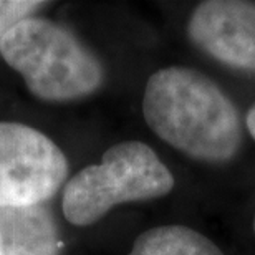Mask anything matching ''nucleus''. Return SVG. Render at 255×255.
I'll use <instances>...</instances> for the list:
<instances>
[{
	"label": "nucleus",
	"mask_w": 255,
	"mask_h": 255,
	"mask_svg": "<svg viewBox=\"0 0 255 255\" xmlns=\"http://www.w3.org/2000/svg\"><path fill=\"white\" fill-rule=\"evenodd\" d=\"M0 255H5V252H3V246H2V237H0Z\"/></svg>",
	"instance_id": "10"
},
{
	"label": "nucleus",
	"mask_w": 255,
	"mask_h": 255,
	"mask_svg": "<svg viewBox=\"0 0 255 255\" xmlns=\"http://www.w3.org/2000/svg\"><path fill=\"white\" fill-rule=\"evenodd\" d=\"M42 5L43 2L38 0H0V42L15 25Z\"/></svg>",
	"instance_id": "8"
},
{
	"label": "nucleus",
	"mask_w": 255,
	"mask_h": 255,
	"mask_svg": "<svg viewBox=\"0 0 255 255\" xmlns=\"http://www.w3.org/2000/svg\"><path fill=\"white\" fill-rule=\"evenodd\" d=\"M129 255H224V252L196 229L172 224L139 234Z\"/></svg>",
	"instance_id": "7"
},
{
	"label": "nucleus",
	"mask_w": 255,
	"mask_h": 255,
	"mask_svg": "<svg viewBox=\"0 0 255 255\" xmlns=\"http://www.w3.org/2000/svg\"><path fill=\"white\" fill-rule=\"evenodd\" d=\"M5 255H57L60 239L52 214L37 206L0 207Z\"/></svg>",
	"instance_id": "6"
},
{
	"label": "nucleus",
	"mask_w": 255,
	"mask_h": 255,
	"mask_svg": "<svg viewBox=\"0 0 255 255\" xmlns=\"http://www.w3.org/2000/svg\"><path fill=\"white\" fill-rule=\"evenodd\" d=\"M0 53L40 100L71 101L93 95L105 70L96 55L70 30L47 18L28 17L0 42Z\"/></svg>",
	"instance_id": "2"
},
{
	"label": "nucleus",
	"mask_w": 255,
	"mask_h": 255,
	"mask_svg": "<svg viewBox=\"0 0 255 255\" xmlns=\"http://www.w3.org/2000/svg\"><path fill=\"white\" fill-rule=\"evenodd\" d=\"M68 174L63 151L32 126L0 121V207L37 206Z\"/></svg>",
	"instance_id": "4"
},
{
	"label": "nucleus",
	"mask_w": 255,
	"mask_h": 255,
	"mask_svg": "<svg viewBox=\"0 0 255 255\" xmlns=\"http://www.w3.org/2000/svg\"><path fill=\"white\" fill-rule=\"evenodd\" d=\"M191 42L237 71L255 73V3L246 0H207L194 8L187 22Z\"/></svg>",
	"instance_id": "5"
},
{
	"label": "nucleus",
	"mask_w": 255,
	"mask_h": 255,
	"mask_svg": "<svg viewBox=\"0 0 255 255\" xmlns=\"http://www.w3.org/2000/svg\"><path fill=\"white\" fill-rule=\"evenodd\" d=\"M246 128H247L251 137L255 141V103L249 108L247 115H246Z\"/></svg>",
	"instance_id": "9"
},
{
	"label": "nucleus",
	"mask_w": 255,
	"mask_h": 255,
	"mask_svg": "<svg viewBox=\"0 0 255 255\" xmlns=\"http://www.w3.org/2000/svg\"><path fill=\"white\" fill-rule=\"evenodd\" d=\"M174 176L146 142L123 141L105 151L98 164H90L66 182L63 214L73 226L98 222L111 209L128 202L167 196Z\"/></svg>",
	"instance_id": "3"
},
{
	"label": "nucleus",
	"mask_w": 255,
	"mask_h": 255,
	"mask_svg": "<svg viewBox=\"0 0 255 255\" xmlns=\"http://www.w3.org/2000/svg\"><path fill=\"white\" fill-rule=\"evenodd\" d=\"M142 115L159 139L194 161L226 164L242 147L236 105L207 75L187 66H167L151 75Z\"/></svg>",
	"instance_id": "1"
},
{
	"label": "nucleus",
	"mask_w": 255,
	"mask_h": 255,
	"mask_svg": "<svg viewBox=\"0 0 255 255\" xmlns=\"http://www.w3.org/2000/svg\"><path fill=\"white\" fill-rule=\"evenodd\" d=\"M254 234H255V214H254Z\"/></svg>",
	"instance_id": "11"
}]
</instances>
